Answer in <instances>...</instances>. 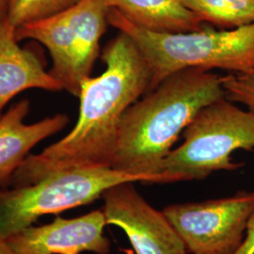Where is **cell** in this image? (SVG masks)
<instances>
[{"mask_svg": "<svg viewBox=\"0 0 254 254\" xmlns=\"http://www.w3.org/2000/svg\"><path fill=\"white\" fill-rule=\"evenodd\" d=\"M30 102L23 99L0 117V188H9L13 174L29 152L47 137L62 131L69 123L65 114H56L28 125L25 119Z\"/></svg>", "mask_w": 254, "mask_h": 254, "instance_id": "cell-10", "label": "cell"}, {"mask_svg": "<svg viewBox=\"0 0 254 254\" xmlns=\"http://www.w3.org/2000/svg\"><path fill=\"white\" fill-rule=\"evenodd\" d=\"M106 0H78L50 17L15 29L17 41L33 40L52 59L50 74L63 89L78 97L82 82L91 76L109 24Z\"/></svg>", "mask_w": 254, "mask_h": 254, "instance_id": "cell-5", "label": "cell"}, {"mask_svg": "<svg viewBox=\"0 0 254 254\" xmlns=\"http://www.w3.org/2000/svg\"><path fill=\"white\" fill-rule=\"evenodd\" d=\"M150 180L112 168H78L51 173L25 187L0 188V231L7 238L38 218L89 204L122 183Z\"/></svg>", "mask_w": 254, "mask_h": 254, "instance_id": "cell-6", "label": "cell"}, {"mask_svg": "<svg viewBox=\"0 0 254 254\" xmlns=\"http://www.w3.org/2000/svg\"><path fill=\"white\" fill-rule=\"evenodd\" d=\"M104 214L107 225L121 228L136 254H189L170 220L151 206L133 183H122L105 191Z\"/></svg>", "mask_w": 254, "mask_h": 254, "instance_id": "cell-8", "label": "cell"}, {"mask_svg": "<svg viewBox=\"0 0 254 254\" xmlns=\"http://www.w3.org/2000/svg\"><path fill=\"white\" fill-rule=\"evenodd\" d=\"M0 254H12L8 238L0 231Z\"/></svg>", "mask_w": 254, "mask_h": 254, "instance_id": "cell-17", "label": "cell"}, {"mask_svg": "<svg viewBox=\"0 0 254 254\" xmlns=\"http://www.w3.org/2000/svg\"><path fill=\"white\" fill-rule=\"evenodd\" d=\"M224 97L218 73L189 68L167 76L124 114L111 168L150 183H172L162 170L173 144L200 109Z\"/></svg>", "mask_w": 254, "mask_h": 254, "instance_id": "cell-2", "label": "cell"}, {"mask_svg": "<svg viewBox=\"0 0 254 254\" xmlns=\"http://www.w3.org/2000/svg\"><path fill=\"white\" fill-rule=\"evenodd\" d=\"M78 0H8L7 21L15 28L50 17Z\"/></svg>", "mask_w": 254, "mask_h": 254, "instance_id": "cell-14", "label": "cell"}, {"mask_svg": "<svg viewBox=\"0 0 254 254\" xmlns=\"http://www.w3.org/2000/svg\"><path fill=\"white\" fill-rule=\"evenodd\" d=\"M225 97L238 102L254 112V71L249 73H228L221 76Z\"/></svg>", "mask_w": 254, "mask_h": 254, "instance_id": "cell-15", "label": "cell"}, {"mask_svg": "<svg viewBox=\"0 0 254 254\" xmlns=\"http://www.w3.org/2000/svg\"><path fill=\"white\" fill-rule=\"evenodd\" d=\"M204 24L235 29L254 23V0H181Z\"/></svg>", "mask_w": 254, "mask_h": 254, "instance_id": "cell-13", "label": "cell"}, {"mask_svg": "<svg viewBox=\"0 0 254 254\" xmlns=\"http://www.w3.org/2000/svg\"><path fill=\"white\" fill-rule=\"evenodd\" d=\"M254 149V112L226 97L200 109L184 131V142L173 149L162 173L173 182L201 180L218 171L233 172L243 163L232 161L237 150Z\"/></svg>", "mask_w": 254, "mask_h": 254, "instance_id": "cell-4", "label": "cell"}, {"mask_svg": "<svg viewBox=\"0 0 254 254\" xmlns=\"http://www.w3.org/2000/svg\"><path fill=\"white\" fill-rule=\"evenodd\" d=\"M254 210V191L200 202L167 206L164 215L190 254H235Z\"/></svg>", "mask_w": 254, "mask_h": 254, "instance_id": "cell-7", "label": "cell"}, {"mask_svg": "<svg viewBox=\"0 0 254 254\" xmlns=\"http://www.w3.org/2000/svg\"><path fill=\"white\" fill-rule=\"evenodd\" d=\"M108 21L132 38L144 57L151 72L148 91L172 73L189 68L229 73L254 71V23L235 29L215 30L206 26L200 31L156 33L136 27L111 8Z\"/></svg>", "mask_w": 254, "mask_h": 254, "instance_id": "cell-3", "label": "cell"}, {"mask_svg": "<svg viewBox=\"0 0 254 254\" xmlns=\"http://www.w3.org/2000/svg\"><path fill=\"white\" fill-rule=\"evenodd\" d=\"M136 27L156 33H186L206 27L181 0H106Z\"/></svg>", "mask_w": 254, "mask_h": 254, "instance_id": "cell-12", "label": "cell"}, {"mask_svg": "<svg viewBox=\"0 0 254 254\" xmlns=\"http://www.w3.org/2000/svg\"><path fill=\"white\" fill-rule=\"evenodd\" d=\"M103 210L78 218H61L44 226H30L8 237L12 254H109V240Z\"/></svg>", "mask_w": 254, "mask_h": 254, "instance_id": "cell-9", "label": "cell"}, {"mask_svg": "<svg viewBox=\"0 0 254 254\" xmlns=\"http://www.w3.org/2000/svg\"><path fill=\"white\" fill-rule=\"evenodd\" d=\"M8 0H0V23L7 20Z\"/></svg>", "mask_w": 254, "mask_h": 254, "instance_id": "cell-18", "label": "cell"}, {"mask_svg": "<svg viewBox=\"0 0 254 254\" xmlns=\"http://www.w3.org/2000/svg\"><path fill=\"white\" fill-rule=\"evenodd\" d=\"M106 69L82 82L78 119L68 135L38 154H29L9 187L29 186L51 173L78 168H111L122 118L149 90L144 57L124 32L105 47Z\"/></svg>", "mask_w": 254, "mask_h": 254, "instance_id": "cell-1", "label": "cell"}, {"mask_svg": "<svg viewBox=\"0 0 254 254\" xmlns=\"http://www.w3.org/2000/svg\"><path fill=\"white\" fill-rule=\"evenodd\" d=\"M15 29L7 20L0 23V117L6 105L22 91L64 90L34 52L19 46Z\"/></svg>", "mask_w": 254, "mask_h": 254, "instance_id": "cell-11", "label": "cell"}, {"mask_svg": "<svg viewBox=\"0 0 254 254\" xmlns=\"http://www.w3.org/2000/svg\"><path fill=\"white\" fill-rule=\"evenodd\" d=\"M235 254H254V210L248 221L245 238Z\"/></svg>", "mask_w": 254, "mask_h": 254, "instance_id": "cell-16", "label": "cell"}]
</instances>
